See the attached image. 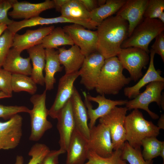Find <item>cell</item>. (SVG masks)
I'll use <instances>...</instances> for the list:
<instances>
[{
    "label": "cell",
    "instance_id": "cell-40",
    "mask_svg": "<svg viewBox=\"0 0 164 164\" xmlns=\"http://www.w3.org/2000/svg\"><path fill=\"white\" fill-rule=\"evenodd\" d=\"M66 152L65 151L61 149L50 150L45 157L43 164H58L59 156Z\"/></svg>",
    "mask_w": 164,
    "mask_h": 164
},
{
    "label": "cell",
    "instance_id": "cell-10",
    "mask_svg": "<svg viewBox=\"0 0 164 164\" xmlns=\"http://www.w3.org/2000/svg\"><path fill=\"white\" fill-rule=\"evenodd\" d=\"M63 29L85 56L97 51L98 36L96 30L86 29L76 24L65 26Z\"/></svg>",
    "mask_w": 164,
    "mask_h": 164
},
{
    "label": "cell",
    "instance_id": "cell-2",
    "mask_svg": "<svg viewBox=\"0 0 164 164\" xmlns=\"http://www.w3.org/2000/svg\"><path fill=\"white\" fill-rule=\"evenodd\" d=\"M124 68L117 56L105 59L95 89L100 94L116 95L132 80L123 73Z\"/></svg>",
    "mask_w": 164,
    "mask_h": 164
},
{
    "label": "cell",
    "instance_id": "cell-29",
    "mask_svg": "<svg viewBox=\"0 0 164 164\" xmlns=\"http://www.w3.org/2000/svg\"><path fill=\"white\" fill-rule=\"evenodd\" d=\"M11 86L15 92L23 91L33 95L37 90L36 84L30 77L21 74H12Z\"/></svg>",
    "mask_w": 164,
    "mask_h": 164
},
{
    "label": "cell",
    "instance_id": "cell-20",
    "mask_svg": "<svg viewBox=\"0 0 164 164\" xmlns=\"http://www.w3.org/2000/svg\"><path fill=\"white\" fill-rule=\"evenodd\" d=\"M70 99L76 128L88 139L90 129L87 123L88 118L87 109L80 94L75 87Z\"/></svg>",
    "mask_w": 164,
    "mask_h": 164
},
{
    "label": "cell",
    "instance_id": "cell-26",
    "mask_svg": "<svg viewBox=\"0 0 164 164\" xmlns=\"http://www.w3.org/2000/svg\"><path fill=\"white\" fill-rule=\"evenodd\" d=\"M126 0H107L105 3L90 12V19L99 25L104 20L116 13Z\"/></svg>",
    "mask_w": 164,
    "mask_h": 164
},
{
    "label": "cell",
    "instance_id": "cell-5",
    "mask_svg": "<svg viewBox=\"0 0 164 164\" xmlns=\"http://www.w3.org/2000/svg\"><path fill=\"white\" fill-rule=\"evenodd\" d=\"M46 92L45 90L41 94L33 95L30 99L33 104V108L29 113L31 127L29 139L31 141H38L45 132L53 127L47 119L49 115L46 106Z\"/></svg>",
    "mask_w": 164,
    "mask_h": 164
},
{
    "label": "cell",
    "instance_id": "cell-36",
    "mask_svg": "<svg viewBox=\"0 0 164 164\" xmlns=\"http://www.w3.org/2000/svg\"><path fill=\"white\" fill-rule=\"evenodd\" d=\"M30 110L23 106H6L0 104V118L9 119L13 116L21 112L29 113Z\"/></svg>",
    "mask_w": 164,
    "mask_h": 164
},
{
    "label": "cell",
    "instance_id": "cell-35",
    "mask_svg": "<svg viewBox=\"0 0 164 164\" xmlns=\"http://www.w3.org/2000/svg\"><path fill=\"white\" fill-rule=\"evenodd\" d=\"M164 10V0H149L143 17L158 19Z\"/></svg>",
    "mask_w": 164,
    "mask_h": 164
},
{
    "label": "cell",
    "instance_id": "cell-39",
    "mask_svg": "<svg viewBox=\"0 0 164 164\" xmlns=\"http://www.w3.org/2000/svg\"><path fill=\"white\" fill-rule=\"evenodd\" d=\"M155 40L151 46V48L155 53L159 55L164 62V32H162L155 38Z\"/></svg>",
    "mask_w": 164,
    "mask_h": 164
},
{
    "label": "cell",
    "instance_id": "cell-41",
    "mask_svg": "<svg viewBox=\"0 0 164 164\" xmlns=\"http://www.w3.org/2000/svg\"><path fill=\"white\" fill-rule=\"evenodd\" d=\"M85 8L90 12L99 6L98 0H79Z\"/></svg>",
    "mask_w": 164,
    "mask_h": 164
},
{
    "label": "cell",
    "instance_id": "cell-8",
    "mask_svg": "<svg viewBox=\"0 0 164 164\" xmlns=\"http://www.w3.org/2000/svg\"><path fill=\"white\" fill-rule=\"evenodd\" d=\"M124 69L129 73L131 80L137 81L142 76V70L148 64V53L138 47L122 48L117 56Z\"/></svg>",
    "mask_w": 164,
    "mask_h": 164
},
{
    "label": "cell",
    "instance_id": "cell-11",
    "mask_svg": "<svg viewBox=\"0 0 164 164\" xmlns=\"http://www.w3.org/2000/svg\"><path fill=\"white\" fill-rule=\"evenodd\" d=\"M105 60L104 56L97 51L85 56L79 71L81 77L80 83L87 90L95 89Z\"/></svg>",
    "mask_w": 164,
    "mask_h": 164
},
{
    "label": "cell",
    "instance_id": "cell-4",
    "mask_svg": "<svg viewBox=\"0 0 164 164\" xmlns=\"http://www.w3.org/2000/svg\"><path fill=\"white\" fill-rule=\"evenodd\" d=\"M164 30V23L158 19L145 18L135 28L130 36L124 40L121 47H138L149 53V43Z\"/></svg>",
    "mask_w": 164,
    "mask_h": 164
},
{
    "label": "cell",
    "instance_id": "cell-23",
    "mask_svg": "<svg viewBox=\"0 0 164 164\" xmlns=\"http://www.w3.org/2000/svg\"><path fill=\"white\" fill-rule=\"evenodd\" d=\"M21 53L12 48L10 49L3 64L2 67L12 74H21L30 76L32 67L29 57L24 58Z\"/></svg>",
    "mask_w": 164,
    "mask_h": 164
},
{
    "label": "cell",
    "instance_id": "cell-30",
    "mask_svg": "<svg viewBox=\"0 0 164 164\" xmlns=\"http://www.w3.org/2000/svg\"><path fill=\"white\" fill-rule=\"evenodd\" d=\"M164 141L158 140L156 137H147L142 141L143 150L142 156L146 161H151L159 156V153Z\"/></svg>",
    "mask_w": 164,
    "mask_h": 164
},
{
    "label": "cell",
    "instance_id": "cell-27",
    "mask_svg": "<svg viewBox=\"0 0 164 164\" xmlns=\"http://www.w3.org/2000/svg\"><path fill=\"white\" fill-rule=\"evenodd\" d=\"M40 44L45 49H55L60 46L74 45L70 36L60 27L55 28L43 38Z\"/></svg>",
    "mask_w": 164,
    "mask_h": 164
},
{
    "label": "cell",
    "instance_id": "cell-17",
    "mask_svg": "<svg viewBox=\"0 0 164 164\" xmlns=\"http://www.w3.org/2000/svg\"><path fill=\"white\" fill-rule=\"evenodd\" d=\"M88 151V139L75 128L66 150L65 164H84Z\"/></svg>",
    "mask_w": 164,
    "mask_h": 164
},
{
    "label": "cell",
    "instance_id": "cell-42",
    "mask_svg": "<svg viewBox=\"0 0 164 164\" xmlns=\"http://www.w3.org/2000/svg\"><path fill=\"white\" fill-rule=\"evenodd\" d=\"M54 5L56 11H60L61 8L69 0H53Z\"/></svg>",
    "mask_w": 164,
    "mask_h": 164
},
{
    "label": "cell",
    "instance_id": "cell-34",
    "mask_svg": "<svg viewBox=\"0 0 164 164\" xmlns=\"http://www.w3.org/2000/svg\"><path fill=\"white\" fill-rule=\"evenodd\" d=\"M14 34L7 29L0 37V67L12 47Z\"/></svg>",
    "mask_w": 164,
    "mask_h": 164
},
{
    "label": "cell",
    "instance_id": "cell-32",
    "mask_svg": "<svg viewBox=\"0 0 164 164\" xmlns=\"http://www.w3.org/2000/svg\"><path fill=\"white\" fill-rule=\"evenodd\" d=\"M121 149V158L128 164H153V160L148 161L144 159L141 148H134L126 141Z\"/></svg>",
    "mask_w": 164,
    "mask_h": 164
},
{
    "label": "cell",
    "instance_id": "cell-18",
    "mask_svg": "<svg viewBox=\"0 0 164 164\" xmlns=\"http://www.w3.org/2000/svg\"><path fill=\"white\" fill-rule=\"evenodd\" d=\"M12 10L8 13L13 19H28L39 16L43 12L55 8L53 0H46L38 3H32L27 1H17L13 5Z\"/></svg>",
    "mask_w": 164,
    "mask_h": 164
},
{
    "label": "cell",
    "instance_id": "cell-28",
    "mask_svg": "<svg viewBox=\"0 0 164 164\" xmlns=\"http://www.w3.org/2000/svg\"><path fill=\"white\" fill-rule=\"evenodd\" d=\"M61 15L80 21L91 20L90 12L87 10L79 0H69L61 9Z\"/></svg>",
    "mask_w": 164,
    "mask_h": 164
},
{
    "label": "cell",
    "instance_id": "cell-46",
    "mask_svg": "<svg viewBox=\"0 0 164 164\" xmlns=\"http://www.w3.org/2000/svg\"><path fill=\"white\" fill-rule=\"evenodd\" d=\"M158 19L164 23V12L162 13L158 18Z\"/></svg>",
    "mask_w": 164,
    "mask_h": 164
},
{
    "label": "cell",
    "instance_id": "cell-43",
    "mask_svg": "<svg viewBox=\"0 0 164 164\" xmlns=\"http://www.w3.org/2000/svg\"><path fill=\"white\" fill-rule=\"evenodd\" d=\"M157 127L160 129H164V114H161L159 118L157 125Z\"/></svg>",
    "mask_w": 164,
    "mask_h": 164
},
{
    "label": "cell",
    "instance_id": "cell-47",
    "mask_svg": "<svg viewBox=\"0 0 164 164\" xmlns=\"http://www.w3.org/2000/svg\"><path fill=\"white\" fill-rule=\"evenodd\" d=\"M5 98H9V97L3 92L0 91V99Z\"/></svg>",
    "mask_w": 164,
    "mask_h": 164
},
{
    "label": "cell",
    "instance_id": "cell-48",
    "mask_svg": "<svg viewBox=\"0 0 164 164\" xmlns=\"http://www.w3.org/2000/svg\"><path fill=\"white\" fill-rule=\"evenodd\" d=\"M0 91H1L0 90Z\"/></svg>",
    "mask_w": 164,
    "mask_h": 164
},
{
    "label": "cell",
    "instance_id": "cell-31",
    "mask_svg": "<svg viewBox=\"0 0 164 164\" xmlns=\"http://www.w3.org/2000/svg\"><path fill=\"white\" fill-rule=\"evenodd\" d=\"M50 151L49 148L44 144H35L28 153L29 155L31 158L27 164H43L45 157ZM23 162L24 158L22 156H16L15 164H23Z\"/></svg>",
    "mask_w": 164,
    "mask_h": 164
},
{
    "label": "cell",
    "instance_id": "cell-6",
    "mask_svg": "<svg viewBox=\"0 0 164 164\" xmlns=\"http://www.w3.org/2000/svg\"><path fill=\"white\" fill-rule=\"evenodd\" d=\"M164 88V82L156 81L151 82L146 87L145 90L140 93L133 99L128 101L125 104L128 110L140 109L146 111L153 119H158V115L151 111L149 108L150 104L155 102L164 110V94H161Z\"/></svg>",
    "mask_w": 164,
    "mask_h": 164
},
{
    "label": "cell",
    "instance_id": "cell-33",
    "mask_svg": "<svg viewBox=\"0 0 164 164\" xmlns=\"http://www.w3.org/2000/svg\"><path fill=\"white\" fill-rule=\"evenodd\" d=\"M121 153V149L116 150L110 156L104 158L89 150L87 162L84 164H128L122 159Z\"/></svg>",
    "mask_w": 164,
    "mask_h": 164
},
{
    "label": "cell",
    "instance_id": "cell-3",
    "mask_svg": "<svg viewBox=\"0 0 164 164\" xmlns=\"http://www.w3.org/2000/svg\"><path fill=\"white\" fill-rule=\"evenodd\" d=\"M126 141L135 148H141L142 140L149 137H157L160 129L152 121L144 118L138 109H134L126 116L124 123Z\"/></svg>",
    "mask_w": 164,
    "mask_h": 164
},
{
    "label": "cell",
    "instance_id": "cell-21",
    "mask_svg": "<svg viewBox=\"0 0 164 164\" xmlns=\"http://www.w3.org/2000/svg\"><path fill=\"white\" fill-rule=\"evenodd\" d=\"M58 51L60 62L64 67L65 74L72 73L79 70L85 56L77 45L74 44L68 49L64 47L59 48Z\"/></svg>",
    "mask_w": 164,
    "mask_h": 164
},
{
    "label": "cell",
    "instance_id": "cell-12",
    "mask_svg": "<svg viewBox=\"0 0 164 164\" xmlns=\"http://www.w3.org/2000/svg\"><path fill=\"white\" fill-rule=\"evenodd\" d=\"M89 150L104 158L110 156L114 151L110 131L108 127L99 123L90 129L88 139Z\"/></svg>",
    "mask_w": 164,
    "mask_h": 164
},
{
    "label": "cell",
    "instance_id": "cell-25",
    "mask_svg": "<svg viewBox=\"0 0 164 164\" xmlns=\"http://www.w3.org/2000/svg\"><path fill=\"white\" fill-rule=\"evenodd\" d=\"M45 53L44 84L45 90L47 91L53 88L56 81L55 75L57 72L61 71L63 67L60 62L58 51L54 49H46Z\"/></svg>",
    "mask_w": 164,
    "mask_h": 164
},
{
    "label": "cell",
    "instance_id": "cell-37",
    "mask_svg": "<svg viewBox=\"0 0 164 164\" xmlns=\"http://www.w3.org/2000/svg\"><path fill=\"white\" fill-rule=\"evenodd\" d=\"M12 74L0 67V90L9 97L12 96L11 81Z\"/></svg>",
    "mask_w": 164,
    "mask_h": 164
},
{
    "label": "cell",
    "instance_id": "cell-15",
    "mask_svg": "<svg viewBox=\"0 0 164 164\" xmlns=\"http://www.w3.org/2000/svg\"><path fill=\"white\" fill-rule=\"evenodd\" d=\"M56 119L57 128L60 136L59 143L60 149L66 152L72 135L76 128L70 98L61 109Z\"/></svg>",
    "mask_w": 164,
    "mask_h": 164
},
{
    "label": "cell",
    "instance_id": "cell-16",
    "mask_svg": "<svg viewBox=\"0 0 164 164\" xmlns=\"http://www.w3.org/2000/svg\"><path fill=\"white\" fill-rule=\"evenodd\" d=\"M149 0H126L116 13L127 21L128 24V36L143 19Z\"/></svg>",
    "mask_w": 164,
    "mask_h": 164
},
{
    "label": "cell",
    "instance_id": "cell-14",
    "mask_svg": "<svg viewBox=\"0 0 164 164\" xmlns=\"http://www.w3.org/2000/svg\"><path fill=\"white\" fill-rule=\"evenodd\" d=\"M79 75L78 71L71 74H65L60 78L55 99L48 110V115L52 118H57L61 109L71 98L75 87L74 83Z\"/></svg>",
    "mask_w": 164,
    "mask_h": 164
},
{
    "label": "cell",
    "instance_id": "cell-24",
    "mask_svg": "<svg viewBox=\"0 0 164 164\" xmlns=\"http://www.w3.org/2000/svg\"><path fill=\"white\" fill-rule=\"evenodd\" d=\"M32 64L30 77L36 84H44L43 74L45 64V49L39 44L27 50Z\"/></svg>",
    "mask_w": 164,
    "mask_h": 164
},
{
    "label": "cell",
    "instance_id": "cell-1",
    "mask_svg": "<svg viewBox=\"0 0 164 164\" xmlns=\"http://www.w3.org/2000/svg\"><path fill=\"white\" fill-rule=\"evenodd\" d=\"M97 51L105 59L117 56L121 45L128 36V22L117 15L104 20L97 26Z\"/></svg>",
    "mask_w": 164,
    "mask_h": 164
},
{
    "label": "cell",
    "instance_id": "cell-45",
    "mask_svg": "<svg viewBox=\"0 0 164 164\" xmlns=\"http://www.w3.org/2000/svg\"><path fill=\"white\" fill-rule=\"evenodd\" d=\"M159 156H161L163 160V164L164 163V144H163L162 147L160 150Z\"/></svg>",
    "mask_w": 164,
    "mask_h": 164
},
{
    "label": "cell",
    "instance_id": "cell-9",
    "mask_svg": "<svg viewBox=\"0 0 164 164\" xmlns=\"http://www.w3.org/2000/svg\"><path fill=\"white\" fill-rule=\"evenodd\" d=\"M84 104L87 108L90 129L95 125L98 119L108 113L114 108L117 105L125 104L127 100H113L107 98L104 94H100L96 97L87 95L85 91L82 92Z\"/></svg>",
    "mask_w": 164,
    "mask_h": 164
},
{
    "label": "cell",
    "instance_id": "cell-13",
    "mask_svg": "<svg viewBox=\"0 0 164 164\" xmlns=\"http://www.w3.org/2000/svg\"><path fill=\"white\" fill-rule=\"evenodd\" d=\"M22 119L17 114L6 121H0V150L13 149L18 145L22 136Z\"/></svg>",
    "mask_w": 164,
    "mask_h": 164
},
{
    "label": "cell",
    "instance_id": "cell-38",
    "mask_svg": "<svg viewBox=\"0 0 164 164\" xmlns=\"http://www.w3.org/2000/svg\"><path fill=\"white\" fill-rule=\"evenodd\" d=\"M17 0H0V24H4L8 26L13 20L9 18L8 12L12 7Z\"/></svg>",
    "mask_w": 164,
    "mask_h": 164
},
{
    "label": "cell",
    "instance_id": "cell-44",
    "mask_svg": "<svg viewBox=\"0 0 164 164\" xmlns=\"http://www.w3.org/2000/svg\"><path fill=\"white\" fill-rule=\"evenodd\" d=\"M7 26L4 24H0V37L2 33L7 29Z\"/></svg>",
    "mask_w": 164,
    "mask_h": 164
},
{
    "label": "cell",
    "instance_id": "cell-19",
    "mask_svg": "<svg viewBox=\"0 0 164 164\" xmlns=\"http://www.w3.org/2000/svg\"><path fill=\"white\" fill-rule=\"evenodd\" d=\"M51 26L35 30L28 29L23 34H14L12 47L21 53L23 51L40 44L42 39L54 28Z\"/></svg>",
    "mask_w": 164,
    "mask_h": 164
},
{
    "label": "cell",
    "instance_id": "cell-7",
    "mask_svg": "<svg viewBox=\"0 0 164 164\" xmlns=\"http://www.w3.org/2000/svg\"><path fill=\"white\" fill-rule=\"evenodd\" d=\"M128 110L125 107L116 106L99 118V123L104 124L109 129L114 150L121 149L126 141L124 123Z\"/></svg>",
    "mask_w": 164,
    "mask_h": 164
},
{
    "label": "cell",
    "instance_id": "cell-22",
    "mask_svg": "<svg viewBox=\"0 0 164 164\" xmlns=\"http://www.w3.org/2000/svg\"><path fill=\"white\" fill-rule=\"evenodd\" d=\"M150 60L148 68L144 75L134 86L125 87L124 90L125 95L129 98H134L140 93V90L147 84L156 81L164 82V78L161 76V71L156 70L154 63V59L155 54L151 49Z\"/></svg>",
    "mask_w": 164,
    "mask_h": 164
}]
</instances>
